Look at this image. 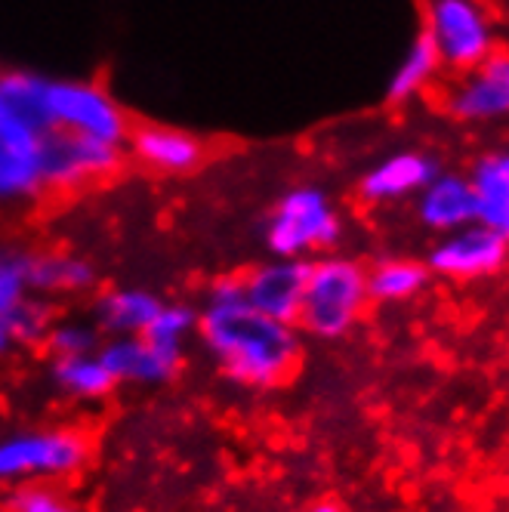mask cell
<instances>
[{
  "label": "cell",
  "instance_id": "cell-1",
  "mask_svg": "<svg viewBox=\"0 0 509 512\" xmlns=\"http://www.w3.org/2000/svg\"><path fill=\"white\" fill-rule=\"evenodd\" d=\"M198 337L232 383L275 389L300 364L297 324L266 318L244 300L241 275H223L207 287L198 309Z\"/></svg>",
  "mask_w": 509,
  "mask_h": 512
},
{
  "label": "cell",
  "instance_id": "cell-2",
  "mask_svg": "<svg viewBox=\"0 0 509 512\" xmlns=\"http://www.w3.org/2000/svg\"><path fill=\"white\" fill-rule=\"evenodd\" d=\"M368 303V269L352 256L321 253L306 266L297 327L318 340H340L361 321Z\"/></svg>",
  "mask_w": 509,
  "mask_h": 512
},
{
  "label": "cell",
  "instance_id": "cell-3",
  "mask_svg": "<svg viewBox=\"0 0 509 512\" xmlns=\"http://www.w3.org/2000/svg\"><path fill=\"white\" fill-rule=\"evenodd\" d=\"M343 238V216L321 186L303 182L287 189L263 223V241L281 260H315Z\"/></svg>",
  "mask_w": 509,
  "mask_h": 512
},
{
  "label": "cell",
  "instance_id": "cell-4",
  "mask_svg": "<svg viewBox=\"0 0 509 512\" xmlns=\"http://www.w3.org/2000/svg\"><path fill=\"white\" fill-rule=\"evenodd\" d=\"M90 457V442L81 429L44 426L0 438V488L71 479Z\"/></svg>",
  "mask_w": 509,
  "mask_h": 512
},
{
  "label": "cell",
  "instance_id": "cell-5",
  "mask_svg": "<svg viewBox=\"0 0 509 512\" xmlns=\"http://www.w3.org/2000/svg\"><path fill=\"white\" fill-rule=\"evenodd\" d=\"M47 108H50V130H65L90 136L99 142L121 145L133 130V121L121 99L99 81H53L47 90Z\"/></svg>",
  "mask_w": 509,
  "mask_h": 512
},
{
  "label": "cell",
  "instance_id": "cell-6",
  "mask_svg": "<svg viewBox=\"0 0 509 512\" xmlns=\"http://www.w3.org/2000/svg\"><path fill=\"white\" fill-rule=\"evenodd\" d=\"M442 65L463 75L497 50V31L479 0H426L423 28Z\"/></svg>",
  "mask_w": 509,
  "mask_h": 512
},
{
  "label": "cell",
  "instance_id": "cell-7",
  "mask_svg": "<svg viewBox=\"0 0 509 512\" xmlns=\"http://www.w3.org/2000/svg\"><path fill=\"white\" fill-rule=\"evenodd\" d=\"M127 155L121 145L90 136L50 130L44 133V182L53 192H75L121 173Z\"/></svg>",
  "mask_w": 509,
  "mask_h": 512
},
{
  "label": "cell",
  "instance_id": "cell-8",
  "mask_svg": "<svg viewBox=\"0 0 509 512\" xmlns=\"http://www.w3.org/2000/svg\"><path fill=\"white\" fill-rule=\"evenodd\" d=\"M445 112L460 124H488L509 118V50H494L469 68L445 93Z\"/></svg>",
  "mask_w": 509,
  "mask_h": 512
},
{
  "label": "cell",
  "instance_id": "cell-9",
  "mask_svg": "<svg viewBox=\"0 0 509 512\" xmlns=\"http://www.w3.org/2000/svg\"><path fill=\"white\" fill-rule=\"evenodd\" d=\"M44 192V133L7 115L0 121V207L34 201Z\"/></svg>",
  "mask_w": 509,
  "mask_h": 512
},
{
  "label": "cell",
  "instance_id": "cell-10",
  "mask_svg": "<svg viewBox=\"0 0 509 512\" xmlns=\"http://www.w3.org/2000/svg\"><path fill=\"white\" fill-rule=\"evenodd\" d=\"M506 256L509 244L497 232L485 229L482 223H469L457 232H448L429 250L426 269L448 281H472L503 269Z\"/></svg>",
  "mask_w": 509,
  "mask_h": 512
},
{
  "label": "cell",
  "instance_id": "cell-11",
  "mask_svg": "<svg viewBox=\"0 0 509 512\" xmlns=\"http://www.w3.org/2000/svg\"><path fill=\"white\" fill-rule=\"evenodd\" d=\"M124 155L158 176H186L204 164L207 145L183 127L133 124L124 142Z\"/></svg>",
  "mask_w": 509,
  "mask_h": 512
},
{
  "label": "cell",
  "instance_id": "cell-12",
  "mask_svg": "<svg viewBox=\"0 0 509 512\" xmlns=\"http://www.w3.org/2000/svg\"><path fill=\"white\" fill-rule=\"evenodd\" d=\"M306 266L309 260H281V256H272V260L247 269L241 275L244 300L266 318L297 324L306 290Z\"/></svg>",
  "mask_w": 509,
  "mask_h": 512
},
{
  "label": "cell",
  "instance_id": "cell-13",
  "mask_svg": "<svg viewBox=\"0 0 509 512\" xmlns=\"http://www.w3.org/2000/svg\"><path fill=\"white\" fill-rule=\"evenodd\" d=\"M442 173L439 158H432L429 152H395L368 167L358 179V201L368 207H386L417 198L426 182H432Z\"/></svg>",
  "mask_w": 509,
  "mask_h": 512
},
{
  "label": "cell",
  "instance_id": "cell-14",
  "mask_svg": "<svg viewBox=\"0 0 509 512\" xmlns=\"http://www.w3.org/2000/svg\"><path fill=\"white\" fill-rule=\"evenodd\" d=\"M105 368L112 371L115 383L133 386H161L170 383L183 364V352L161 346L149 337H112L99 349Z\"/></svg>",
  "mask_w": 509,
  "mask_h": 512
},
{
  "label": "cell",
  "instance_id": "cell-15",
  "mask_svg": "<svg viewBox=\"0 0 509 512\" xmlns=\"http://www.w3.org/2000/svg\"><path fill=\"white\" fill-rule=\"evenodd\" d=\"M414 210L429 232H442V235L476 223V192H472L469 176L442 170L414 198Z\"/></svg>",
  "mask_w": 509,
  "mask_h": 512
},
{
  "label": "cell",
  "instance_id": "cell-16",
  "mask_svg": "<svg viewBox=\"0 0 509 512\" xmlns=\"http://www.w3.org/2000/svg\"><path fill=\"white\" fill-rule=\"evenodd\" d=\"M161 297L145 287H112L96 300V327L108 337H142L161 309Z\"/></svg>",
  "mask_w": 509,
  "mask_h": 512
},
{
  "label": "cell",
  "instance_id": "cell-17",
  "mask_svg": "<svg viewBox=\"0 0 509 512\" xmlns=\"http://www.w3.org/2000/svg\"><path fill=\"white\" fill-rule=\"evenodd\" d=\"M31 290L38 297H75L87 294L96 284V269L90 260L68 250H41L28 253Z\"/></svg>",
  "mask_w": 509,
  "mask_h": 512
},
{
  "label": "cell",
  "instance_id": "cell-18",
  "mask_svg": "<svg viewBox=\"0 0 509 512\" xmlns=\"http://www.w3.org/2000/svg\"><path fill=\"white\" fill-rule=\"evenodd\" d=\"M466 176L476 192V223L509 244V152L482 155Z\"/></svg>",
  "mask_w": 509,
  "mask_h": 512
},
{
  "label": "cell",
  "instance_id": "cell-19",
  "mask_svg": "<svg viewBox=\"0 0 509 512\" xmlns=\"http://www.w3.org/2000/svg\"><path fill=\"white\" fill-rule=\"evenodd\" d=\"M50 78L38 71H7L0 75V96H4L7 115L38 133H50V108H47Z\"/></svg>",
  "mask_w": 509,
  "mask_h": 512
},
{
  "label": "cell",
  "instance_id": "cell-20",
  "mask_svg": "<svg viewBox=\"0 0 509 512\" xmlns=\"http://www.w3.org/2000/svg\"><path fill=\"white\" fill-rule=\"evenodd\" d=\"M442 56L435 50L432 38L426 31H420L417 38L411 41L408 53L402 56V62L395 65L392 78L386 84V99L392 105H402V102H411L414 96H420L435 78H439L442 71Z\"/></svg>",
  "mask_w": 509,
  "mask_h": 512
},
{
  "label": "cell",
  "instance_id": "cell-21",
  "mask_svg": "<svg viewBox=\"0 0 509 512\" xmlns=\"http://www.w3.org/2000/svg\"><path fill=\"white\" fill-rule=\"evenodd\" d=\"M53 383L75 401H99L118 386L99 352L53 358Z\"/></svg>",
  "mask_w": 509,
  "mask_h": 512
},
{
  "label": "cell",
  "instance_id": "cell-22",
  "mask_svg": "<svg viewBox=\"0 0 509 512\" xmlns=\"http://www.w3.org/2000/svg\"><path fill=\"white\" fill-rule=\"evenodd\" d=\"M429 275L426 263L417 260H383L368 269V294L377 303H405L423 294Z\"/></svg>",
  "mask_w": 509,
  "mask_h": 512
},
{
  "label": "cell",
  "instance_id": "cell-23",
  "mask_svg": "<svg viewBox=\"0 0 509 512\" xmlns=\"http://www.w3.org/2000/svg\"><path fill=\"white\" fill-rule=\"evenodd\" d=\"M192 334H198V309L189 303H161L155 321L149 324V331L142 337L183 352Z\"/></svg>",
  "mask_w": 509,
  "mask_h": 512
},
{
  "label": "cell",
  "instance_id": "cell-24",
  "mask_svg": "<svg viewBox=\"0 0 509 512\" xmlns=\"http://www.w3.org/2000/svg\"><path fill=\"white\" fill-rule=\"evenodd\" d=\"M7 327H10V334H13V343L19 346H38L47 340L50 334V327L56 321L53 315V306L47 297H38V294H31L25 303H19L7 318Z\"/></svg>",
  "mask_w": 509,
  "mask_h": 512
},
{
  "label": "cell",
  "instance_id": "cell-25",
  "mask_svg": "<svg viewBox=\"0 0 509 512\" xmlns=\"http://www.w3.org/2000/svg\"><path fill=\"white\" fill-rule=\"evenodd\" d=\"M31 294L34 290L28 275V253L0 244V318H7Z\"/></svg>",
  "mask_w": 509,
  "mask_h": 512
},
{
  "label": "cell",
  "instance_id": "cell-26",
  "mask_svg": "<svg viewBox=\"0 0 509 512\" xmlns=\"http://www.w3.org/2000/svg\"><path fill=\"white\" fill-rule=\"evenodd\" d=\"M53 352V358H68V355H90L102 349V331L96 321L84 318H59L53 321L50 334L44 340Z\"/></svg>",
  "mask_w": 509,
  "mask_h": 512
},
{
  "label": "cell",
  "instance_id": "cell-27",
  "mask_svg": "<svg viewBox=\"0 0 509 512\" xmlns=\"http://www.w3.org/2000/svg\"><path fill=\"white\" fill-rule=\"evenodd\" d=\"M7 512H87V509L65 497L62 491H56L53 485L38 482V485L13 488V494L7 497Z\"/></svg>",
  "mask_w": 509,
  "mask_h": 512
},
{
  "label": "cell",
  "instance_id": "cell-28",
  "mask_svg": "<svg viewBox=\"0 0 509 512\" xmlns=\"http://www.w3.org/2000/svg\"><path fill=\"white\" fill-rule=\"evenodd\" d=\"M13 346H16V343H13L10 327H7V321H4V318H0V355H7Z\"/></svg>",
  "mask_w": 509,
  "mask_h": 512
},
{
  "label": "cell",
  "instance_id": "cell-29",
  "mask_svg": "<svg viewBox=\"0 0 509 512\" xmlns=\"http://www.w3.org/2000/svg\"><path fill=\"white\" fill-rule=\"evenodd\" d=\"M300 512H343V509L337 503H312V506H306Z\"/></svg>",
  "mask_w": 509,
  "mask_h": 512
},
{
  "label": "cell",
  "instance_id": "cell-30",
  "mask_svg": "<svg viewBox=\"0 0 509 512\" xmlns=\"http://www.w3.org/2000/svg\"><path fill=\"white\" fill-rule=\"evenodd\" d=\"M7 118V105H4V96H0V121Z\"/></svg>",
  "mask_w": 509,
  "mask_h": 512
}]
</instances>
